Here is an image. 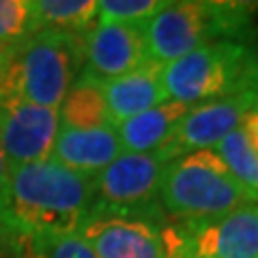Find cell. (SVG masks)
I'll return each instance as SVG.
<instances>
[{"mask_svg":"<svg viewBox=\"0 0 258 258\" xmlns=\"http://www.w3.org/2000/svg\"><path fill=\"white\" fill-rule=\"evenodd\" d=\"M95 203L93 176L69 170L50 157L11 168L0 217L24 237L52 241L76 235Z\"/></svg>","mask_w":258,"mask_h":258,"instance_id":"6da1fadb","label":"cell"},{"mask_svg":"<svg viewBox=\"0 0 258 258\" xmlns=\"http://www.w3.org/2000/svg\"><path fill=\"white\" fill-rule=\"evenodd\" d=\"M3 52H5V47H0V64H3Z\"/></svg>","mask_w":258,"mask_h":258,"instance_id":"d4e9b609","label":"cell"},{"mask_svg":"<svg viewBox=\"0 0 258 258\" xmlns=\"http://www.w3.org/2000/svg\"><path fill=\"white\" fill-rule=\"evenodd\" d=\"M189 106L164 101L142 114H136L114 125L125 153H155L170 142L176 125L187 114Z\"/></svg>","mask_w":258,"mask_h":258,"instance_id":"5bb4252c","label":"cell"},{"mask_svg":"<svg viewBox=\"0 0 258 258\" xmlns=\"http://www.w3.org/2000/svg\"><path fill=\"white\" fill-rule=\"evenodd\" d=\"M35 32L86 37L97 24V0H30Z\"/></svg>","mask_w":258,"mask_h":258,"instance_id":"2e32d148","label":"cell"},{"mask_svg":"<svg viewBox=\"0 0 258 258\" xmlns=\"http://www.w3.org/2000/svg\"><path fill=\"white\" fill-rule=\"evenodd\" d=\"M168 258H258V203L203 222L161 228Z\"/></svg>","mask_w":258,"mask_h":258,"instance_id":"8992f818","label":"cell"},{"mask_svg":"<svg viewBox=\"0 0 258 258\" xmlns=\"http://www.w3.org/2000/svg\"><path fill=\"white\" fill-rule=\"evenodd\" d=\"M9 164H7V157L3 153V147H0V209H3L5 203V194H7V183H9Z\"/></svg>","mask_w":258,"mask_h":258,"instance_id":"603a6c76","label":"cell"},{"mask_svg":"<svg viewBox=\"0 0 258 258\" xmlns=\"http://www.w3.org/2000/svg\"><path fill=\"white\" fill-rule=\"evenodd\" d=\"M47 241L24 237L20 230L0 217V258H43Z\"/></svg>","mask_w":258,"mask_h":258,"instance_id":"ffe728a7","label":"cell"},{"mask_svg":"<svg viewBox=\"0 0 258 258\" xmlns=\"http://www.w3.org/2000/svg\"><path fill=\"white\" fill-rule=\"evenodd\" d=\"M168 164L161 151L155 153H120L108 168L93 176L97 203L95 207L142 215L166 224L159 207L161 174Z\"/></svg>","mask_w":258,"mask_h":258,"instance_id":"52a82bcc","label":"cell"},{"mask_svg":"<svg viewBox=\"0 0 258 258\" xmlns=\"http://www.w3.org/2000/svg\"><path fill=\"white\" fill-rule=\"evenodd\" d=\"M213 151L220 155L226 168H228L249 191L256 194V189H258V155L252 149V144H249L243 123L237 129H232L226 138L217 142V147Z\"/></svg>","mask_w":258,"mask_h":258,"instance_id":"e0dca14e","label":"cell"},{"mask_svg":"<svg viewBox=\"0 0 258 258\" xmlns=\"http://www.w3.org/2000/svg\"><path fill=\"white\" fill-rule=\"evenodd\" d=\"M254 108H258V97L247 91L191 106L161 153L172 161L194 151L215 149L217 142L243 123Z\"/></svg>","mask_w":258,"mask_h":258,"instance_id":"30bf717a","label":"cell"},{"mask_svg":"<svg viewBox=\"0 0 258 258\" xmlns=\"http://www.w3.org/2000/svg\"><path fill=\"white\" fill-rule=\"evenodd\" d=\"M247 91L254 93L258 97V41H256V50H254V60L249 67V76H247Z\"/></svg>","mask_w":258,"mask_h":258,"instance_id":"cb8c5ba5","label":"cell"},{"mask_svg":"<svg viewBox=\"0 0 258 258\" xmlns=\"http://www.w3.org/2000/svg\"><path fill=\"white\" fill-rule=\"evenodd\" d=\"M84 67V37L35 32L5 47L0 95L58 110Z\"/></svg>","mask_w":258,"mask_h":258,"instance_id":"3957f363","label":"cell"},{"mask_svg":"<svg viewBox=\"0 0 258 258\" xmlns=\"http://www.w3.org/2000/svg\"><path fill=\"white\" fill-rule=\"evenodd\" d=\"M254 50L256 41L222 39L161 67L168 101L191 108L226 95L245 93Z\"/></svg>","mask_w":258,"mask_h":258,"instance_id":"5b68a950","label":"cell"},{"mask_svg":"<svg viewBox=\"0 0 258 258\" xmlns=\"http://www.w3.org/2000/svg\"><path fill=\"white\" fill-rule=\"evenodd\" d=\"M58 114H60V127H71V129L114 127L106 95H103V82L84 69L80 71L76 82L71 84L62 106L58 108Z\"/></svg>","mask_w":258,"mask_h":258,"instance_id":"9a60e30c","label":"cell"},{"mask_svg":"<svg viewBox=\"0 0 258 258\" xmlns=\"http://www.w3.org/2000/svg\"><path fill=\"white\" fill-rule=\"evenodd\" d=\"M58 132V110L0 95V147L9 168L50 159Z\"/></svg>","mask_w":258,"mask_h":258,"instance_id":"9c48e42d","label":"cell"},{"mask_svg":"<svg viewBox=\"0 0 258 258\" xmlns=\"http://www.w3.org/2000/svg\"><path fill=\"white\" fill-rule=\"evenodd\" d=\"M103 95L114 125L168 101L161 67L155 62H144L125 76L103 82Z\"/></svg>","mask_w":258,"mask_h":258,"instance_id":"4fadbf2b","label":"cell"},{"mask_svg":"<svg viewBox=\"0 0 258 258\" xmlns=\"http://www.w3.org/2000/svg\"><path fill=\"white\" fill-rule=\"evenodd\" d=\"M120 153H123V147H120L114 127H60L50 157L74 172H80L84 176H97Z\"/></svg>","mask_w":258,"mask_h":258,"instance_id":"7c38bea8","label":"cell"},{"mask_svg":"<svg viewBox=\"0 0 258 258\" xmlns=\"http://www.w3.org/2000/svg\"><path fill=\"white\" fill-rule=\"evenodd\" d=\"M166 224L93 207L76 235L97 258H168L161 235Z\"/></svg>","mask_w":258,"mask_h":258,"instance_id":"ba28073f","label":"cell"},{"mask_svg":"<svg viewBox=\"0 0 258 258\" xmlns=\"http://www.w3.org/2000/svg\"><path fill=\"white\" fill-rule=\"evenodd\" d=\"M258 203L213 149L168 161L159 185V207L168 222H203Z\"/></svg>","mask_w":258,"mask_h":258,"instance_id":"277c9868","label":"cell"},{"mask_svg":"<svg viewBox=\"0 0 258 258\" xmlns=\"http://www.w3.org/2000/svg\"><path fill=\"white\" fill-rule=\"evenodd\" d=\"M147 58L144 26L95 24L84 37V71L101 82L142 67Z\"/></svg>","mask_w":258,"mask_h":258,"instance_id":"8fae6325","label":"cell"},{"mask_svg":"<svg viewBox=\"0 0 258 258\" xmlns=\"http://www.w3.org/2000/svg\"><path fill=\"white\" fill-rule=\"evenodd\" d=\"M168 0H97V24H136L144 26Z\"/></svg>","mask_w":258,"mask_h":258,"instance_id":"ac0fdd59","label":"cell"},{"mask_svg":"<svg viewBox=\"0 0 258 258\" xmlns=\"http://www.w3.org/2000/svg\"><path fill=\"white\" fill-rule=\"evenodd\" d=\"M35 35L30 0H0V47Z\"/></svg>","mask_w":258,"mask_h":258,"instance_id":"d6986e66","label":"cell"},{"mask_svg":"<svg viewBox=\"0 0 258 258\" xmlns=\"http://www.w3.org/2000/svg\"><path fill=\"white\" fill-rule=\"evenodd\" d=\"M256 194H258V189H256Z\"/></svg>","mask_w":258,"mask_h":258,"instance_id":"484cf974","label":"cell"},{"mask_svg":"<svg viewBox=\"0 0 258 258\" xmlns=\"http://www.w3.org/2000/svg\"><path fill=\"white\" fill-rule=\"evenodd\" d=\"M243 129H245V134H247V138H249V144H252V149L256 151V155H258V108H254V110L245 116Z\"/></svg>","mask_w":258,"mask_h":258,"instance_id":"7402d4cb","label":"cell"},{"mask_svg":"<svg viewBox=\"0 0 258 258\" xmlns=\"http://www.w3.org/2000/svg\"><path fill=\"white\" fill-rule=\"evenodd\" d=\"M258 3L243 0H168L144 24L147 58L159 67L222 39L254 41Z\"/></svg>","mask_w":258,"mask_h":258,"instance_id":"7a4b0ae2","label":"cell"},{"mask_svg":"<svg viewBox=\"0 0 258 258\" xmlns=\"http://www.w3.org/2000/svg\"><path fill=\"white\" fill-rule=\"evenodd\" d=\"M43 258H97L78 235H64L47 241Z\"/></svg>","mask_w":258,"mask_h":258,"instance_id":"44dd1931","label":"cell"}]
</instances>
